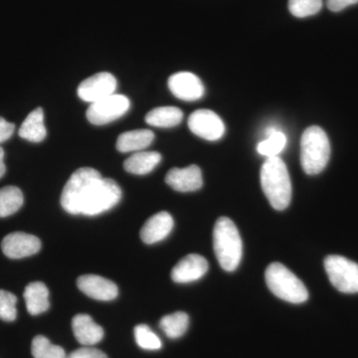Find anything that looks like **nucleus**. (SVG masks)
Instances as JSON below:
<instances>
[{"label": "nucleus", "instance_id": "obj_6", "mask_svg": "<svg viewBox=\"0 0 358 358\" xmlns=\"http://www.w3.org/2000/svg\"><path fill=\"white\" fill-rule=\"evenodd\" d=\"M324 268L329 281L338 291L358 293V264L345 257L331 255L324 260Z\"/></svg>", "mask_w": 358, "mask_h": 358}, {"label": "nucleus", "instance_id": "obj_19", "mask_svg": "<svg viewBox=\"0 0 358 358\" xmlns=\"http://www.w3.org/2000/svg\"><path fill=\"white\" fill-rule=\"evenodd\" d=\"M155 134L150 129L127 131L117 138V150L121 152H138L152 145Z\"/></svg>", "mask_w": 358, "mask_h": 358}, {"label": "nucleus", "instance_id": "obj_24", "mask_svg": "<svg viewBox=\"0 0 358 358\" xmlns=\"http://www.w3.org/2000/svg\"><path fill=\"white\" fill-rule=\"evenodd\" d=\"M24 202L22 192L16 186H6L0 189V217L16 213Z\"/></svg>", "mask_w": 358, "mask_h": 358}, {"label": "nucleus", "instance_id": "obj_23", "mask_svg": "<svg viewBox=\"0 0 358 358\" xmlns=\"http://www.w3.org/2000/svg\"><path fill=\"white\" fill-rule=\"evenodd\" d=\"M265 136V140L259 143L257 152L264 157H278L286 148V134L275 127H270L266 129Z\"/></svg>", "mask_w": 358, "mask_h": 358}, {"label": "nucleus", "instance_id": "obj_14", "mask_svg": "<svg viewBox=\"0 0 358 358\" xmlns=\"http://www.w3.org/2000/svg\"><path fill=\"white\" fill-rule=\"evenodd\" d=\"M208 271V262L204 257L189 254L181 259L171 271V279L178 284L197 281Z\"/></svg>", "mask_w": 358, "mask_h": 358}, {"label": "nucleus", "instance_id": "obj_17", "mask_svg": "<svg viewBox=\"0 0 358 358\" xmlns=\"http://www.w3.org/2000/svg\"><path fill=\"white\" fill-rule=\"evenodd\" d=\"M73 333L81 345L92 346L100 343L103 338V329L88 315L80 313L72 320Z\"/></svg>", "mask_w": 358, "mask_h": 358}, {"label": "nucleus", "instance_id": "obj_9", "mask_svg": "<svg viewBox=\"0 0 358 358\" xmlns=\"http://www.w3.org/2000/svg\"><path fill=\"white\" fill-rule=\"evenodd\" d=\"M188 128L195 136L203 140H220L225 133V124L221 117L213 110H196L188 119Z\"/></svg>", "mask_w": 358, "mask_h": 358}, {"label": "nucleus", "instance_id": "obj_5", "mask_svg": "<svg viewBox=\"0 0 358 358\" xmlns=\"http://www.w3.org/2000/svg\"><path fill=\"white\" fill-rule=\"evenodd\" d=\"M102 179V176L92 167H82L71 176L66 183L61 205L68 213L81 214L82 207L94 186Z\"/></svg>", "mask_w": 358, "mask_h": 358}, {"label": "nucleus", "instance_id": "obj_21", "mask_svg": "<svg viewBox=\"0 0 358 358\" xmlns=\"http://www.w3.org/2000/svg\"><path fill=\"white\" fill-rule=\"evenodd\" d=\"M162 155L157 152H138L124 162V167L129 173L145 176L159 166Z\"/></svg>", "mask_w": 358, "mask_h": 358}, {"label": "nucleus", "instance_id": "obj_11", "mask_svg": "<svg viewBox=\"0 0 358 358\" xmlns=\"http://www.w3.org/2000/svg\"><path fill=\"white\" fill-rule=\"evenodd\" d=\"M169 88L174 96L186 102L199 100L205 93L201 80L190 72H178L169 77Z\"/></svg>", "mask_w": 358, "mask_h": 358}, {"label": "nucleus", "instance_id": "obj_12", "mask_svg": "<svg viewBox=\"0 0 358 358\" xmlns=\"http://www.w3.org/2000/svg\"><path fill=\"white\" fill-rule=\"evenodd\" d=\"M2 252L10 259H22L34 255L41 249V241L34 235L14 232L2 240Z\"/></svg>", "mask_w": 358, "mask_h": 358}, {"label": "nucleus", "instance_id": "obj_32", "mask_svg": "<svg viewBox=\"0 0 358 358\" xmlns=\"http://www.w3.org/2000/svg\"><path fill=\"white\" fill-rule=\"evenodd\" d=\"M358 3V0H327V6L333 13H339L346 7Z\"/></svg>", "mask_w": 358, "mask_h": 358}, {"label": "nucleus", "instance_id": "obj_33", "mask_svg": "<svg viewBox=\"0 0 358 358\" xmlns=\"http://www.w3.org/2000/svg\"><path fill=\"white\" fill-rule=\"evenodd\" d=\"M6 166L4 164V150L0 147V178L6 174Z\"/></svg>", "mask_w": 358, "mask_h": 358}, {"label": "nucleus", "instance_id": "obj_2", "mask_svg": "<svg viewBox=\"0 0 358 358\" xmlns=\"http://www.w3.org/2000/svg\"><path fill=\"white\" fill-rule=\"evenodd\" d=\"M213 246L221 268L227 272L236 270L242 258V240L236 225L231 219L220 217L213 231Z\"/></svg>", "mask_w": 358, "mask_h": 358}, {"label": "nucleus", "instance_id": "obj_31", "mask_svg": "<svg viewBox=\"0 0 358 358\" xmlns=\"http://www.w3.org/2000/svg\"><path fill=\"white\" fill-rule=\"evenodd\" d=\"M15 126L13 122H7L6 119L0 117V143H4L13 136Z\"/></svg>", "mask_w": 358, "mask_h": 358}, {"label": "nucleus", "instance_id": "obj_15", "mask_svg": "<svg viewBox=\"0 0 358 358\" xmlns=\"http://www.w3.org/2000/svg\"><path fill=\"white\" fill-rule=\"evenodd\" d=\"M166 182L176 192H196L203 185L201 169L197 166H189L185 169L174 167L167 173Z\"/></svg>", "mask_w": 358, "mask_h": 358}, {"label": "nucleus", "instance_id": "obj_22", "mask_svg": "<svg viewBox=\"0 0 358 358\" xmlns=\"http://www.w3.org/2000/svg\"><path fill=\"white\" fill-rule=\"evenodd\" d=\"M182 119V110L176 107L155 108L145 115L147 124L157 128H173L180 124Z\"/></svg>", "mask_w": 358, "mask_h": 358}, {"label": "nucleus", "instance_id": "obj_3", "mask_svg": "<svg viewBox=\"0 0 358 358\" xmlns=\"http://www.w3.org/2000/svg\"><path fill=\"white\" fill-rule=\"evenodd\" d=\"M329 157L331 143L326 131L317 126L306 129L301 140V164L305 173L310 176L322 173Z\"/></svg>", "mask_w": 358, "mask_h": 358}, {"label": "nucleus", "instance_id": "obj_28", "mask_svg": "<svg viewBox=\"0 0 358 358\" xmlns=\"http://www.w3.org/2000/svg\"><path fill=\"white\" fill-rule=\"evenodd\" d=\"M322 0H289V10L294 17L305 18L319 13Z\"/></svg>", "mask_w": 358, "mask_h": 358}, {"label": "nucleus", "instance_id": "obj_26", "mask_svg": "<svg viewBox=\"0 0 358 358\" xmlns=\"http://www.w3.org/2000/svg\"><path fill=\"white\" fill-rule=\"evenodd\" d=\"M31 352L34 358H66L65 350L61 346L52 345L43 336H35L32 341Z\"/></svg>", "mask_w": 358, "mask_h": 358}, {"label": "nucleus", "instance_id": "obj_27", "mask_svg": "<svg viewBox=\"0 0 358 358\" xmlns=\"http://www.w3.org/2000/svg\"><path fill=\"white\" fill-rule=\"evenodd\" d=\"M134 338L143 350H157L162 346L159 336L145 324H138L134 327Z\"/></svg>", "mask_w": 358, "mask_h": 358}, {"label": "nucleus", "instance_id": "obj_7", "mask_svg": "<svg viewBox=\"0 0 358 358\" xmlns=\"http://www.w3.org/2000/svg\"><path fill=\"white\" fill-rule=\"evenodd\" d=\"M122 199V190L115 180L103 178L99 181L90 192L82 207L81 214L96 216L110 210L119 203Z\"/></svg>", "mask_w": 358, "mask_h": 358}, {"label": "nucleus", "instance_id": "obj_4", "mask_svg": "<svg viewBox=\"0 0 358 358\" xmlns=\"http://www.w3.org/2000/svg\"><path fill=\"white\" fill-rule=\"evenodd\" d=\"M268 288L278 298L292 303H305L308 292L303 282L281 263H272L265 273Z\"/></svg>", "mask_w": 358, "mask_h": 358}, {"label": "nucleus", "instance_id": "obj_16", "mask_svg": "<svg viewBox=\"0 0 358 358\" xmlns=\"http://www.w3.org/2000/svg\"><path fill=\"white\" fill-rule=\"evenodd\" d=\"M173 219L167 212L152 216L141 230V238L145 244H155L169 236L173 228Z\"/></svg>", "mask_w": 358, "mask_h": 358}, {"label": "nucleus", "instance_id": "obj_30", "mask_svg": "<svg viewBox=\"0 0 358 358\" xmlns=\"http://www.w3.org/2000/svg\"><path fill=\"white\" fill-rule=\"evenodd\" d=\"M66 358H108V357L100 350L86 346L75 350Z\"/></svg>", "mask_w": 358, "mask_h": 358}, {"label": "nucleus", "instance_id": "obj_29", "mask_svg": "<svg viewBox=\"0 0 358 358\" xmlns=\"http://www.w3.org/2000/svg\"><path fill=\"white\" fill-rule=\"evenodd\" d=\"M17 299L10 292L0 289V320L13 322L17 317Z\"/></svg>", "mask_w": 358, "mask_h": 358}, {"label": "nucleus", "instance_id": "obj_1", "mask_svg": "<svg viewBox=\"0 0 358 358\" xmlns=\"http://www.w3.org/2000/svg\"><path fill=\"white\" fill-rule=\"evenodd\" d=\"M261 185L275 210H285L292 199V182L288 169L279 157H268L261 167Z\"/></svg>", "mask_w": 358, "mask_h": 358}, {"label": "nucleus", "instance_id": "obj_20", "mask_svg": "<svg viewBox=\"0 0 358 358\" xmlns=\"http://www.w3.org/2000/svg\"><path fill=\"white\" fill-rule=\"evenodd\" d=\"M47 131L44 124V112L37 108L26 117L20 129V136L31 143H41L46 138Z\"/></svg>", "mask_w": 358, "mask_h": 358}, {"label": "nucleus", "instance_id": "obj_10", "mask_svg": "<svg viewBox=\"0 0 358 358\" xmlns=\"http://www.w3.org/2000/svg\"><path fill=\"white\" fill-rule=\"evenodd\" d=\"M117 89V79L108 72H101L87 78L78 87V96L84 102L93 103L103 100Z\"/></svg>", "mask_w": 358, "mask_h": 358}, {"label": "nucleus", "instance_id": "obj_25", "mask_svg": "<svg viewBox=\"0 0 358 358\" xmlns=\"http://www.w3.org/2000/svg\"><path fill=\"white\" fill-rule=\"evenodd\" d=\"M189 326V317L183 312H178L167 315L159 322L162 331L169 338H178L182 336Z\"/></svg>", "mask_w": 358, "mask_h": 358}, {"label": "nucleus", "instance_id": "obj_13", "mask_svg": "<svg viewBox=\"0 0 358 358\" xmlns=\"http://www.w3.org/2000/svg\"><path fill=\"white\" fill-rule=\"evenodd\" d=\"M78 288L96 301H109L117 296V287L114 282L96 275H84L78 279Z\"/></svg>", "mask_w": 358, "mask_h": 358}, {"label": "nucleus", "instance_id": "obj_8", "mask_svg": "<svg viewBox=\"0 0 358 358\" xmlns=\"http://www.w3.org/2000/svg\"><path fill=\"white\" fill-rule=\"evenodd\" d=\"M128 96L113 94L103 100L90 105L87 110V119L96 126L110 124L122 117L129 109Z\"/></svg>", "mask_w": 358, "mask_h": 358}, {"label": "nucleus", "instance_id": "obj_18", "mask_svg": "<svg viewBox=\"0 0 358 358\" xmlns=\"http://www.w3.org/2000/svg\"><path fill=\"white\" fill-rule=\"evenodd\" d=\"M24 300L28 313L32 315L43 313L50 307L48 288L42 282H33L27 285L24 291Z\"/></svg>", "mask_w": 358, "mask_h": 358}]
</instances>
